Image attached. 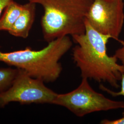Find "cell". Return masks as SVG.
Segmentation results:
<instances>
[{
  "instance_id": "cell-10",
  "label": "cell",
  "mask_w": 124,
  "mask_h": 124,
  "mask_svg": "<svg viewBox=\"0 0 124 124\" xmlns=\"http://www.w3.org/2000/svg\"><path fill=\"white\" fill-rule=\"evenodd\" d=\"M99 88L102 91L107 92V93L109 94L113 97H117V96H122L124 97V74L122 75V78L121 80V90L120 92H114L113 91H111L110 89L107 88V87H105L102 85H100ZM122 115H123V116H124V112H123V113H122Z\"/></svg>"
},
{
  "instance_id": "cell-7",
  "label": "cell",
  "mask_w": 124,
  "mask_h": 124,
  "mask_svg": "<svg viewBox=\"0 0 124 124\" xmlns=\"http://www.w3.org/2000/svg\"><path fill=\"white\" fill-rule=\"evenodd\" d=\"M35 11V3L30 1L24 5L22 13L9 30V33L16 37L26 38L34 21Z\"/></svg>"
},
{
  "instance_id": "cell-8",
  "label": "cell",
  "mask_w": 124,
  "mask_h": 124,
  "mask_svg": "<svg viewBox=\"0 0 124 124\" xmlns=\"http://www.w3.org/2000/svg\"><path fill=\"white\" fill-rule=\"evenodd\" d=\"M23 8L24 5L11 1L5 8L3 15L0 18V31H9L22 13Z\"/></svg>"
},
{
  "instance_id": "cell-13",
  "label": "cell",
  "mask_w": 124,
  "mask_h": 124,
  "mask_svg": "<svg viewBox=\"0 0 124 124\" xmlns=\"http://www.w3.org/2000/svg\"><path fill=\"white\" fill-rule=\"evenodd\" d=\"M12 0H0V17L3 9L5 8Z\"/></svg>"
},
{
  "instance_id": "cell-3",
  "label": "cell",
  "mask_w": 124,
  "mask_h": 124,
  "mask_svg": "<svg viewBox=\"0 0 124 124\" xmlns=\"http://www.w3.org/2000/svg\"><path fill=\"white\" fill-rule=\"evenodd\" d=\"M93 0H32L44 9L41 27L48 42L65 36L79 35L85 31L86 16Z\"/></svg>"
},
{
  "instance_id": "cell-14",
  "label": "cell",
  "mask_w": 124,
  "mask_h": 124,
  "mask_svg": "<svg viewBox=\"0 0 124 124\" xmlns=\"http://www.w3.org/2000/svg\"><path fill=\"white\" fill-rule=\"evenodd\" d=\"M30 0V1H32V0Z\"/></svg>"
},
{
  "instance_id": "cell-11",
  "label": "cell",
  "mask_w": 124,
  "mask_h": 124,
  "mask_svg": "<svg viewBox=\"0 0 124 124\" xmlns=\"http://www.w3.org/2000/svg\"><path fill=\"white\" fill-rule=\"evenodd\" d=\"M118 60L121 62V64L124 67V44L122 45V47L117 49L115 51V54Z\"/></svg>"
},
{
  "instance_id": "cell-5",
  "label": "cell",
  "mask_w": 124,
  "mask_h": 124,
  "mask_svg": "<svg viewBox=\"0 0 124 124\" xmlns=\"http://www.w3.org/2000/svg\"><path fill=\"white\" fill-rule=\"evenodd\" d=\"M18 69L11 87L0 93V108L11 102H18L22 104H53L58 93L47 87L43 81L33 78L24 70Z\"/></svg>"
},
{
  "instance_id": "cell-1",
  "label": "cell",
  "mask_w": 124,
  "mask_h": 124,
  "mask_svg": "<svg viewBox=\"0 0 124 124\" xmlns=\"http://www.w3.org/2000/svg\"><path fill=\"white\" fill-rule=\"evenodd\" d=\"M85 24L84 34L72 36L76 44L72 50V58L82 78L107 82L118 88L124 67L117 62L115 55L108 54L107 45L111 37L95 30L86 19Z\"/></svg>"
},
{
  "instance_id": "cell-4",
  "label": "cell",
  "mask_w": 124,
  "mask_h": 124,
  "mask_svg": "<svg viewBox=\"0 0 124 124\" xmlns=\"http://www.w3.org/2000/svg\"><path fill=\"white\" fill-rule=\"evenodd\" d=\"M83 77L80 85L68 93L58 94L53 104L63 107L78 117L89 114L124 108V102L106 97L93 89Z\"/></svg>"
},
{
  "instance_id": "cell-2",
  "label": "cell",
  "mask_w": 124,
  "mask_h": 124,
  "mask_svg": "<svg viewBox=\"0 0 124 124\" xmlns=\"http://www.w3.org/2000/svg\"><path fill=\"white\" fill-rule=\"evenodd\" d=\"M72 41L69 36L53 40L43 49L30 47L11 52L0 50V62L22 69L32 77L44 82H53L62 72L60 59L70 50Z\"/></svg>"
},
{
  "instance_id": "cell-9",
  "label": "cell",
  "mask_w": 124,
  "mask_h": 124,
  "mask_svg": "<svg viewBox=\"0 0 124 124\" xmlns=\"http://www.w3.org/2000/svg\"><path fill=\"white\" fill-rule=\"evenodd\" d=\"M18 70V68L0 69V93L6 91L11 87Z\"/></svg>"
},
{
  "instance_id": "cell-6",
  "label": "cell",
  "mask_w": 124,
  "mask_h": 124,
  "mask_svg": "<svg viewBox=\"0 0 124 124\" xmlns=\"http://www.w3.org/2000/svg\"><path fill=\"white\" fill-rule=\"evenodd\" d=\"M124 8L123 0H93L86 20L97 31L123 45L120 36L124 25Z\"/></svg>"
},
{
  "instance_id": "cell-12",
  "label": "cell",
  "mask_w": 124,
  "mask_h": 124,
  "mask_svg": "<svg viewBox=\"0 0 124 124\" xmlns=\"http://www.w3.org/2000/svg\"><path fill=\"white\" fill-rule=\"evenodd\" d=\"M100 124H124V116L122 118L115 120L104 119L101 120Z\"/></svg>"
}]
</instances>
